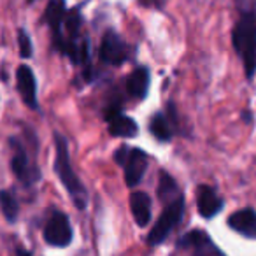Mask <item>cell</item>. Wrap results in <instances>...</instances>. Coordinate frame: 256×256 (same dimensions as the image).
Masks as SVG:
<instances>
[{
  "mask_svg": "<svg viewBox=\"0 0 256 256\" xmlns=\"http://www.w3.org/2000/svg\"><path fill=\"white\" fill-rule=\"evenodd\" d=\"M182 214H184V196L179 195L176 200L168 202L164 207L160 218L154 221L153 228L148 234V244L150 246H158L170 235V232L181 223Z\"/></svg>",
  "mask_w": 256,
  "mask_h": 256,
  "instance_id": "3957f363",
  "label": "cell"
},
{
  "mask_svg": "<svg viewBox=\"0 0 256 256\" xmlns=\"http://www.w3.org/2000/svg\"><path fill=\"white\" fill-rule=\"evenodd\" d=\"M232 46L240 58L246 78L256 74V9L240 8V14L232 28Z\"/></svg>",
  "mask_w": 256,
  "mask_h": 256,
  "instance_id": "6da1fadb",
  "label": "cell"
},
{
  "mask_svg": "<svg viewBox=\"0 0 256 256\" xmlns=\"http://www.w3.org/2000/svg\"><path fill=\"white\" fill-rule=\"evenodd\" d=\"M98 56L104 64L118 67V65H123L130 58V48L116 32L107 30L102 37V42H100Z\"/></svg>",
  "mask_w": 256,
  "mask_h": 256,
  "instance_id": "ba28073f",
  "label": "cell"
},
{
  "mask_svg": "<svg viewBox=\"0 0 256 256\" xmlns=\"http://www.w3.org/2000/svg\"><path fill=\"white\" fill-rule=\"evenodd\" d=\"M150 130L153 134V137L160 142H168L172 139V124L170 120L165 116L164 112H154L153 118L150 121Z\"/></svg>",
  "mask_w": 256,
  "mask_h": 256,
  "instance_id": "2e32d148",
  "label": "cell"
},
{
  "mask_svg": "<svg viewBox=\"0 0 256 256\" xmlns=\"http://www.w3.org/2000/svg\"><path fill=\"white\" fill-rule=\"evenodd\" d=\"M178 246L188 251L190 256H226L204 230H190L179 238Z\"/></svg>",
  "mask_w": 256,
  "mask_h": 256,
  "instance_id": "8992f818",
  "label": "cell"
},
{
  "mask_svg": "<svg viewBox=\"0 0 256 256\" xmlns=\"http://www.w3.org/2000/svg\"><path fill=\"white\" fill-rule=\"evenodd\" d=\"M16 84H18V92L22 95L23 102L30 109H37V81L34 70L28 65H20L16 68Z\"/></svg>",
  "mask_w": 256,
  "mask_h": 256,
  "instance_id": "4fadbf2b",
  "label": "cell"
},
{
  "mask_svg": "<svg viewBox=\"0 0 256 256\" xmlns=\"http://www.w3.org/2000/svg\"><path fill=\"white\" fill-rule=\"evenodd\" d=\"M150 81H151V76H150L148 67H137L136 70L126 78L124 88H126V93L132 96V98L142 100V98H146L148 92H150Z\"/></svg>",
  "mask_w": 256,
  "mask_h": 256,
  "instance_id": "5bb4252c",
  "label": "cell"
},
{
  "mask_svg": "<svg viewBox=\"0 0 256 256\" xmlns=\"http://www.w3.org/2000/svg\"><path fill=\"white\" fill-rule=\"evenodd\" d=\"M137 4L140 6V8H162V0H137Z\"/></svg>",
  "mask_w": 256,
  "mask_h": 256,
  "instance_id": "ffe728a7",
  "label": "cell"
},
{
  "mask_svg": "<svg viewBox=\"0 0 256 256\" xmlns=\"http://www.w3.org/2000/svg\"><path fill=\"white\" fill-rule=\"evenodd\" d=\"M226 224L235 234L256 240V210L252 207H244V209L235 210L234 214L228 216Z\"/></svg>",
  "mask_w": 256,
  "mask_h": 256,
  "instance_id": "7c38bea8",
  "label": "cell"
},
{
  "mask_svg": "<svg viewBox=\"0 0 256 256\" xmlns=\"http://www.w3.org/2000/svg\"><path fill=\"white\" fill-rule=\"evenodd\" d=\"M42 237L53 248H67L72 242V226L68 218L60 210H54L46 221Z\"/></svg>",
  "mask_w": 256,
  "mask_h": 256,
  "instance_id": "52a82bcc",
  "label": "cell"
},
{
  "mask_svg": "<svg viewBox=\"0 0 256 256\" xmlns=\"http://www.w3.org/2000/svg\"><path fill=\"white\" fill-rule=\"evenodd\" d=\"M54 151H56V158H54L53 165L54 172H56L62 184L65 186V190L68 192L74 206L79 210H82L88 206V192H86L82 181L78 178V174L74 172V167L70 164V153H68V142L60 134H54Z\"/></svg>",
  "mask_w": 256,
  "mask_h": 256,
  "instance_id": "7a4b0ae2",
  "label": "cell"
},
{
  "mask_svg": "<svg viewBox=\"0 0 256 256\" xmlns=\"http://www.w3.org/2000/svg\"><path fill=\"white\" fill-rule=\"evenodd\" d=\"M106 121L107 126H109V134L112 137L132 139V137H136L139 134V126H137L136 121L121 112V109L118 106H110L106 110Z\"/></svg>",
  "mask_w": 256,
  "mask_h": 256,
  "instance_id": "30bf717a",
  "label": "cell"
},
{
  "mask_svg": "<svg viewBox=\"0 0 256 256\" xmlns=\"http://www.w3.org/2000/svg\"><path fill=\"white\" fill-rule=\"evenodd\" d=\"M67 16V9H65V0H50L46 11H44L42 22L50 26L51 30V39H53V46L56 51H62L64 48V22Z\"/></svg>",
  "mask_w": 256,
  "mask_h": 256,
  "instance_id": "9c48e42d",
  "label": "cell"
},
{
  "mask_svg": "<svg viewBox=\"0 0 256 256\" xmlns=\"http://www.w3.org/2000/svg\"><path fill=\"white\" fill-rule=\"evenodd\" d=\"M130 209L137 226H148L151 221V198L144 192H134L130 195Z\"/></svg>",
  "mask_w": 256,
  "mask_h": 256,
  "instance_id": "9a60e30c",
  "label": "cell"
},
{
  "mask_svg": "<svg viewBox=\"0 0 256 256\" xmlns=\"http://www.w3.org/2000/svg\"><path fill=\"white\" fill-rule=\"evenodd\" d=\"M0 210L4 214V218L9 223H14L18 220V212H20V204L16 200L14 193L8 192V190H2L0 192Z\"/></svg>",
  "mask_w": 256,
  "mask_h": 256,
  "instance_id": "ac0fdd59",
  "label": "cell"
},
{
  "mask_svg": "<svg viewBox=\"0 0 256 256\" xmlns=\"http://www.w3.org/2000/svg\"><path fill=\"white\" fill-rule=\"evenodd\" d=\"M14 256H32V252H30L28 249L22 248V246H16V249H14Z\"/></svg>",
  "mask_w": 256,
  "mask_h": 256,
  "instance_id": "44dd1931",
  "label": "cell"
},
{
  "mask_svg": "<svg viewBox=\"0 0 256 256\" xmlns=\"http://www.w3.org/2000/svg\"><path fill=\"white\" fill-rule=\"evenodd\" d=\"M224 207V200L218 195V192L209 184L196 186V209L198 214L206 220H210L221 212Z\"/></svg>",
  "mask_w": 256,
  "mask_h": 256,
  "instance_id": "8fae6325",
  "label": "cell"
},
{
  "mask_svg": "<svg viewBox=\"0 0 256 256\" xmlns=\"http://www.w3.org/2000/svg\"><path fill=\"white\" fill-rule=\"evenodd\" d=\"M179 195H182L181 192H179L178 188V182L174 181V178H172L170 174H167L165 170L160 172V182H158V196H160L162 202H172V200H176Z\"/></svg>",
  "mask_w": 256,
  "mask_h": 256,
  "instance_id": "e0dca14e",
  "label": "cell"
},
{
  "mask_svg": "<svg viewBox=\"0 0 256 256\" xmlns=\"http://www.w3.org/2000/svg\"><path fill=\"white\" fill-rule=\"evenodd\" d=\"M242 120H246V121H248V123H252L251 112H249V110H244V112H242Z\"/></svg>",
  "mask_w": 256,
  "mask_h": 256,
  "instance_id": "7402d4cb",
  "label": "cell"
},
{
  "mask_svg": "<svg viewBox=\"0 0 256 256\" xmlns=\"http://www.w3.org/2000/svg\"><path fill=\"white\" fill-rule=\"evenodd\" d=\"M18 44H20V54H22V58L32 56V53H34L32 40H30V36L26 34L25 28L18 30Z\"/></svg>",
  "mask_w": 256,
  "mask_h": 256,
  "instance_id": "d6986e66",
  "label": "cell"
},
{
  "mask_svg": "<svg viewBox=\"0 0 256 256\" xmlns=\"http://www.w3.org/2000/svg\"><path fill=\"white\" fill-rule=\"evenodd\" d=\"M9 146H11L12 156H11V170L16 176L20 182L25 186L36 184L40 179V172L37 168L36 162H34L32 154L28 153L26 146L18 139V137H11L9 139Z\"/></svg>",
  "mask_w": 256,
  "mask_h": 256,
  "instance_id": "5b68a950",
  "label": "cell"
},
{
  "mask_svg": "<svg viewBox=\"0 0 256 256\" xmlns=\"http://www.w3.org/2000/svg\"><path fill=\"white\" fill-rule=\"evenodd\" d=\"M114 162L121 165L124 170V182L126 186L134 188L144 178V172L148 168V154L139 148L121 146L114 151Z\"/></svg>",
  "mask_w": 256,
  "mask_h": 256,
  "instance_id": "277c9868",
  "label": "cell"
}]
</instances>
